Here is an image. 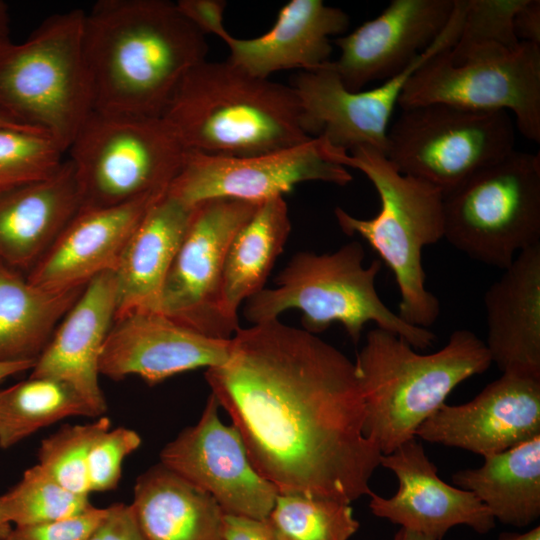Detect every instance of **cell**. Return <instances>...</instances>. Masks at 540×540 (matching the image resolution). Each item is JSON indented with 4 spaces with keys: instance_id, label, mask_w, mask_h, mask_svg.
Instances as JSON below:
<instances>
[{
    "instance_id": "52a82bcc",
    "label": "cell",
    "mask_w": 540,
    "mask_h": 540,
    "mask_svg": "<svg viewBox=\"0 0 540 540\" xmlns=\"http://www.w3.org/2000/svg\"><path fill=\"white\" fill-rule=\"evenodd\" d=\"M84 15L80 9L56 13L25 41L0 47V112L45 133L65 153L93 111Z\"/></svg>"
},
{
    "instance_id": "9c48e42d",
    "label": "cell",
    "mask_w": 540,
    "mask_h": 540,
    "mask_svg": "<svg viewBox=\"0 0 540 540\" xmlns=\"http://www.w3.org/2000/svg\"><path fill=\"white\" fill-rule=\"evenodd\" d=\"M444 238L486 265L506 269L540 244V156L513 151L444 194Z\"/></svg>"
},
{
    "instance_id": "d6a6232c",
    "label": "cell",
    "mask_w": 540,
    "mask_h": 540,
    "mask_svg": "<svg viewBox=\"0 0 540 540\" xmlns=\"http://www.w3.org/2000/svg\"><path fill=\"white\" fill-rule=\"evenodd\" d=\"M109 429L111 420L103 415L89 423L64 425L41 441L38 464L67 490L88 496L89 455L98 438Z\"/></svg>"
},
{
    "instance_id": "ee69618b",
    "label": "cell",
    "mask_w": 540,
    "mask_h": 540,
    "mask_svg": "<svg viewBox=\"0 0 540 540\" xmlns=\"http://www.w3.org/2000/svg\"><path fill=\"white\" fill-rule=\"evenodd\" d=\"M498 540H540V527L537 526L525 533L504 532Z\"/></svg>"
},
{
    "instance_id": "8fae6325",
    "label": "cell",
    "mask_w": 540,
    "mask_h": 540,
    "mask_svg": "<svg viewBox=\"0 0 540 540\" xmlns=\"http://www.w3.org/2000/svg\"><path fill=\"white\" fill-rule=\"evenodd\" d=\"M506 110L433 103L402 109L387 132L386 157L406 175L445 194L514 151Z\"/></svg>"
},
{
    "instance_id": "d590c367",
    "label": "cell",
    "mask_w": 540,
    "mask_h": 540,
    "mask_svg": "<svg viewBox=\"0 0 540 540\" xmlns=\"http://www.w3.org/2000/svg\"><path fill=\"white\" fill-rule=\"evenodd\" d=\"M140 435L129 428L118 427L103 433L93 445L88 461L90 492H103L117 487L122 464L141 445Z\"/></svg>"
},
{
    "instance_id": "7dc6e473",
    "label": "cell",
    "mask_w": 540,
    "mask_h": 540,
    "mask_svg": "<svg viewBox=\"0 0 540 540\" xmlns=\"http://www.w3.org/2000/svg\"><path fill=\"white\" fill-rule=\"evenodd\" d=\"M12 525L3 517L0 512V540H5L12 529Z\"/></svg>"
},
{
    "instance_id": "4316f807",
    "label": "cell",
    "mask_w": 540,
    "mask_h": 540,
    "mask_svg": "<svg viewBox=\"0 0 540 540\" xmlns=\"http://www.w3.org/2000/svg\"><path fill=\"white\" fill-rule=\"evenodd\" d=\"M452 482L473 492L495 520L531 524L540 515V435L484 457L479 468L455 472Z\"/></svg>"
},
{
    "instance_id": "83f0119b",
    "label": "cell",
    "mask_w": 540,
    "mask_h": 540,
    "mask_svg": "<svg viewBox=\"0 0 540 540\" xmlns=\"http://www.w3.org/2000/svg\"><path fill=\"white\" fill-rule=\"evenodd\" d=\"M83 289L41 288L0 262V361H36Z\"/></svg>"
},
{
    "instance_id": "5b68a950",
    "label": "cell",
    "mask_w": 540,
    "mask_h": 540,
    "mask_svg": "<svg viewBox=\"0 0 540 540\" xmlns=\"http://www.w3.org/2000/svg\"><path fill=\"white\" fill-rule=\"evenodd\" d=\"M335 160L364 173L380 199V211L370 219L335 208L341 230L365 239L393 272L400 293V318L427 329L439 317L440 301L426 288L422 249L444 238V193L400 173L383 152L371 146L348 152L340 149Z\"/></svg>"
},
{
    "instance_id": "30bf717a",
    "label": "cell",
    "mask_w": 540,
    "mask_h": 540,
    "mask_svg": "<svg viewBox=\"0 0 540 540\" xmlns=\"http://www.w3.org/2000/svg\"><path fill=\"white\" fill-rule=\"evenodd\" d=\"M450 48L425 61L408 79L402 109L443 103L474 110L512 111L519 131L540 142V45L516 49L480 45L451 55Z\"/></svg>"
},
{
    "instance_id": "5bb4252c",
    "label": "cell",
    "mask_w": 540,
    "mask_h": 540,
    "mask_svg": "<svg viewBox=\"0 0 540 540\" xmlns=\"http://www.w3.org/2000/svg\"><path fill=\"white\" fill-rule=\"evenodd\" d=\"M465 4V0H455L450 20L436 40L404 71L375 88L347 90L328 63L298 73L291 86L299 97L309 135L347 152L367 145L386 155L389 121L406 82L425 61L455 44L462 30Z\"/></svg>"
},
{
    "instance_id": "7402d4cb",
    "label": "cell",
    "mask_w": 540,
    "mask_h": 540,
    "mask_svg": "<svg viewBox=\"0 0 540 540\" xmlns=\"http://www.w3.org/2000/svg\"><path fill=\"white\" fill-rule=\"evenodd\" d=\"M348 26V15L339 8L321 0H291L279 10L270 30L258 37L236 38L224 25L213 34L226 43L227 61L253 76L269 78L281 70L322 68L331 61L330 37Z\"/></svg>"
},
{
    "instance_id": "ba28073f",
    "label": "cell",
    "mask_w": 540,
    "mask_h": 540,
    "mask_svg": "<svg viewBox=\"0 0 540 540\" xmlns=\"http://www.w3.org/2000/svg\"><path fill=\"white\" fill-rule=\"evenodd\" d=\"M187 151L162 116L93 110L67 150L81 208L165 194Z\"/></svg>"
},
{
    "instance_id": "7c38bea8",
    "label": "cell",
    "mask_w": 540,
    "mask_h": 540,
    "mask_svg": "<svg viewBox=\"0 0 540 540\" xmlns=\"http://www.w3.org/2000/svg\"><path fill=\"white\" fill-rule=\"evenodd\" d=\"M260 203L217 197L193 204L162 287L158 312L208 337H233L240 327L238 317L228 312L224 302L226 254Z\"/></svg>"
},
{
    "instance_id": "7a4b0ae2",
    "label": "cell",
    "mask_w": 540,
    "mask_h": 540,
    "mask_svg": "<svg viewBox=\"0 0 540 540\" xmlns=\"http://www.w3.org/2000/svg\"><path fill=\"white\" fill-rule=\"evenodd\" d=\"M205 36L177 2H96L83 22L93 110L161 116L187 73L206 60Z\"/></svg>"
},
{
    "instance_id": "d6986e66",
    "label": "cell",
    "mask_w": 540,
    "mask_h": 540,
    "mask_svg": "<svg viewBox=\"0 0 540 540\" xmlns=\"http://www.w3.org/2000/svg\"><path fill=\"white\" fill-rule=\"evenodd\" d=\"M380 465L396 475L399 485L390 498L369 495V508L375 516L434 540H442L456 525H467L480 534L494 528V517L473 492L438 477L436 466L416 438L382 455Z\"/></svg>"
},
{
    "instance_id": "836d02e7",
    "label": "cell",
    "mask_w": 540,
    "mask_h": 540,
    "mask_svg": "<svg viewBox=\"0 0 540 540\" xmlns=\"http://www.w3.org/2000/svg\"><path fill=\"white\" fill-rule=\"evenodd\" d=\"M64 154L45 133L0 128V196L49 176Z\"/></svg>"
},
{
    "instance_id": "277c9868",
    "label": "cell",
    "mask_w": 540,
    "mask_h": 540,
    "mask_svg": "<svg viewBox=\"0 0 540 540\" xmlns=\"http://www.w3.org/2000/svg\"><path fill=\"white\" fill-rule=\"evenodd\" d=\"M362 393L364 434L382 455L416 438L419 426L466 379L492 364L484 341L470 330L454 331L447 344L420 354L402 337L371 329L354 362Z\"/></svg>"
},
{
    "instance_id": "f1b7e54d",
    "label": "cell",
    "mask_w": 540,
    "mask_h": 540,
    "mask_svg": "<svg viewBox=\"0 0 540 540\" xmlns=\"http://www.w3.org/2000/svg\"><path fill=\"white\" fill-rule=\"evenodd\" d=\"M291 231L283 196L260 203L231 241L224 264L223 295L228 312L238 317L242 302L264 289Z\"/></svg>"
},
{
    "instance_id": "7bdbcfd3",
    "label": "cell",
    "mask_w": 540,
    "mask_h": 540,
    "mask_svg": "<svg viewBox=\"0 0 540 540\" xmlns=\"http://www.w3.org/2000/svg\"><path fill=\"white\" fill-rule=\"evenodd\" d=\"M9 21L8 6L4 1L0 0V47L11 42Z\"/></svg>"
},
{
    "instance_id": "bcb514c9",
    "label": "cell",
    "mask_w": 540,
    "mask_h": 540,
    "mask_svg": "<svg viewBox=\"0 0 540 540\" xmlns=\"http://www.w3.org/2000/svg\"><path fill=\"white\" fill-rule=\"evenodd\" d=\"M0 128H8V129H18V130H33L38 131L29 127L22 126L20 124H17L16 122L9 119L6 115H4L2 112H0ZM40 132V131H39ZM43 133V132H42Z\"/></svg>"
},
{
    "instance_id": "74e56055",
    "label": "cell",
    "mask_w": 540,
    "mask_h": 540,
    "mask_svg": "<svg viewBox=\"0 0 540 540\" xmlns=\"http://www.w3.org/2000/svg\"><path fill=\"white\" fill-rule=\"evenodd\" d=\"M88 540H145L129 504L115 503Z\"/></svg>"
},
{
    "instance_id": "44dd1931",
    "label": "cell",
    "mask_w": 540,
    "mask_h": 540,
    "mask_svg": "<svg viewBox=\"0 0 540 540\" xmlns=\"http://www.w3.org/2000/svg\"><path fill=\"white\" fill-rule=\"evenodd\" d=\"M116 306L115 274L113 271L101 273L84 287L63 317L29 376L69 384L98 417L107 410L99 385V360Z\"/></svg>"
},
{
    "instance_id": "f546056e",
    "label": "cell",
    "mask_w": 540,
    "mask_h": 540,
    "mask_svg": "<svg viewBox=\"0 0 540 540\" xmlns=\"http://www.w3.org/2000/svg\"><path fill=\"white\" fill-rule=\"evenodd\" d=\"M75 416L98 418L69 384L29 377L0 390V448H11L41 428Z\"/></svg>"
},
{
    "instance_id": "4fadbf2b",
    "label": "cell",
    "mask_w": 540,
    "mask_h": 540,
    "mask_svg": "<svg viewBox=\"0 0 540 540\" xmlns=\"http://www.w3.org/2000/svg\"><path fill=\"white\" fill-rule=\"evenodd\" d=\"M339 149L317 137L252 156L223 157L187 151L167 193L189 205L217 197L260 203L283 196L302 182L345 186L353 177L335 160Z\"/></svg>"
},
{
    "instance_id": "9a60e30c",
    "label": "cell",
    "mask_w": 540,
    "mask_h": 540,
    "mask_svg": "<svg viewBox=\"0 0 540 540\" xmlns=\"http://www.w3.org/2000/svg\"><path fill=\"white\" fill-rule=\"evenodd\" d=\"M211 394L199 421L160 453V463L210 494L225 514L267 519L279 494L253 467L235 426L225 425Z\"/></svg>"
},
{
    "instance_id": "1f68e13d",
    "label": "cell",
    "mask_w": 540,
    "mask_h": 540,
    "mask_svg": "<svg viewBox=\"0 0 540 540\" xmlns=\"http://www.w3.org/2000/svg\"><path fill=\"white\" fill-rule=\"evenodd\" d=\"M92 507L87 495L67 490L39 464L25 470L21 480L0 495V512L13 526L62 520Z\"/></svg>"
},
{
    "instance_id": "2e32d148",
    "label": "cell",
    "mask_w": 540,
    "mask_h": 540,
    "mask_svg": "<svg viewBox=\"0 0 540 540\" xmlns=\"http://www.w3.org/2000/svg\"><path fill=\"white\" fill-rule=\"evenodd\" d=\"M540 435V378L504 372L471 401L443 404L416 430L427 442L483 457Z\"/></svg>"
},
{
    "instance_id": "f6af8a7d",
    "label": "cell",
    "mask_w": 540,
    "mask_h": 540,
    "mask_svg": "<svg viewBox=\"0 0 540 540\" xmlns=\"http://www.w3.org/2000/svg\"><path fill=\"white\" fill-rule=\"evenodd\" d=\"M394 540H434L428 536H425L423 534H420L418 532H415V531H412V530H409V529H405V528H400L395 536H394Z\"/></svg>"
},
{
    "instance_id": "484cf974",
    "label": "cell",
    "mask_w": 540,
    "mask_h": 540,
    "mask_svg": "<svg viewBox=\"0 0 540 540\" xmlns=\"http://www.w3.org/2000/svg\"><path fill=\"white\" fill-rule=\"evenodd\" d=\"M129 505L145 540H224L214 498L161 463L137 478Z\"/></svg>"
},
{
    "instance_id": "e575fe53",
    "label": "cell",
    "mask_w": 540,
    "mask_h": 540,
    "mask_svg": "<svg viewBox=\"0 0 540 540\" xmlns=\"http://www.w3.org/2000/svg\"><path fill=\"white\" fill-rule=\"evenodd\" d=\"M525 0H466L461 33L450 48L451 55L480 45L516 49L520 45L513 18Z\"/></svg>"
},
{
    "instance_id": "ffe728a7",
    "label": "cell",
    "mask_w": 540,
    "mask_h": 540,
    "mask_svg": "<svg viewBox=\"0 0 540 540\" xmlns=\"http://www.w3.org/2000/svg\"><path fill=\"white\" fill-rule=\"evenodd\" d=\"M161 196L81 208L27 273V280L49 290H70L85 287L101 273L114 272L142 217Z\"/></svg>"
},
{
    "instance_id": "ac0fdd59",
    "label": "cell",
    "mask_w": 540,
    "mask_h": 540,
    "mask_svg": "<svg viewBox=\"0 0 540 540\" xmlns=\"http://www.w3.org/2000/svg\"><path fill=\"white\" fill-rule=\"evenodd\" d=\"M231 339L201 334L157 311L114 319L103 345L99 373L113 380L129 375L157 384L176 374L224 364Z\"/></svg>"
},
{
    "instance_id": "6da1fadb",
    "label": "cell",
    "mask_w": 540,
    "mask_h": 540,
    "mask_svg": "<svg viewBox=\"0 0 540 540\" xmlns=\"http://www.w3.org/2000/svg\"><path fill=\"white\" fill-rule=\"evenodd\" d=\"M255 470L279 494L350 504L370 495L382 453L364 434L355 364L278 319L239 328L227 361L206 370Z\"/></svg>"
},
{
    "instance_id": "3957f363",
    "label": "cell",
    "mask_w": 540,
    "mask_h": 540,
    "mask_svg": "<svg viewBox=\"0 0 540 540\" xmlns=\"http://www.w3.org/2000/svg\"><path fill=\"white\" fill-rule=\"evenodd\" d=\"M162 118L188 151L242 157L311 140L295 89L208 61L180 82Z\"/></svg>"
},
{
    "instance_id": "cb8c5ba5",
    "label": "cell",
    "mask_w": 540,
    "mask_h": 540,
    "mask_svg": "<svg viewBox=\"0 0 540 540\" xmlns=\"http://www.w3.org/2000/svg\"><path fill=\"white\" fill-rule=\"evenodd\" d=\"M82 207L71 162L0 196V262L27 273Z\"/></svg>"
},
{
    "instance_id": "f35d334b",
    "label": "cell",
    "mask_w": 540,
    "mask_h": 540,
    "mask_svg": "<svg viewBox=\"0 0 540 540\" xmlns=\"http://www.w3.org/2000/svg\"><path fill=\"white\" fill-rule=\"evenodd\" d=\"M224 540H280L267 519L224 515Z\"/></svg>"
},
{
    "instance_id": "ab89813d",
    "label": "cell",
    "mask_w": 540,
    "mask_h": 540,
    "mask_svg": "<svg viewBox=\"0 0 540 540\" xmlns=\"http://www.w3.org/2000/svg\"><path fill=\"white\" fill-rule=\"evenodd\" d=\"M180 10L205 34L223 24L225 2L217 0H180Z\"/></svg>"
},
{
    "instance_id": "603a6c76",
    "label": "cell",
    "mask_w": 540,
    "mask_h": 540,
    "mask_svg": "<svg viewBox=\"0 0 540 540\" xmlns=\"http://www.w3.org/2000/svg\"><path fill=\"white\" fill-rule=\"evenodd\" d=\"M491 361L540 378V244L520 252L484 296Z\"/></svg>"
},
{
    "instance_id": "b9f144b4",
    "label": "cell",
    "mask_w": 540,
    "mask_h": 540,
    "mask_svg": "<svg viewBox=\"0 0 540 540\" xmlns=\"http://www.w3.org/2000/svg\"><path fill=\"white\" fill-rule=\"evenodd\" d=\"M34 364V360L11 362L0 361V382L26 370H32Z\"/></svg>"
},
{
    "instance_id": "8992f818",
    "label": "cell",
    "mask_w": 540,
    "mask_h": 540,
    "mask_svg": "<svg viewBox=\"0 0 540 540\" xmlns=\"http://www.w3.org/2000/svg\"><path fill=\"white\" fill-rule=\"evenodd\" d=\"M364 257L357 241L332 253L298 252L275 278L276 287L264 288L248 299L243 314L257 324L296 309L302 312L304 330L317 335L339 322L355 344L365 324L374 322L414 349L432 346L433 332L405 322L384 304L375 287L382 262L373 260L365 267Z\"/></svg>"
},
{
    "instance_id": "e0dca14e",
    "label": "cell",
    "mask_w": 540,
    "mask_h": 540,
    "mask_svg": "<svg viewBox=\"0 0 540 540\" xmlns=\"http://www.w3.org/2000/svg\"><path fill=\"white\" fill-rule=\"evenodd\" d=\"M455 0H392L376 18L338 37L337 60L327 65L352 92L404 71L441 34Z\"/></svg>"
},
{
    "instance_id": "8d00e7d4",
    "label": "cell",
    "mask_w": 540,
    "mask_h": 540,
    "mask_svg": "<svg viewBox=\"0 0 540 540\" xmlns=\"http://www.w3.org/2000/svg\"><path fill=\"white\" fill-rule=\"evenodd\" d=\"M108 514V507L93 506L70 518L13 526L5 540H88Z\"/></svg>"
},
{
    "instance_id": "60d3db41",
    "label": "cell",
    "mask_w": 540,
    "mask_h": 540,
    "mask_svg": "<svg viewBox=\"0 0 540 540\" xmlns=\"http://www.w3.org/2000/svg\"><path fill=\"white\" fill-rule=\"evenodd\" d=\"M513 28L520 42L540 45V1L525 0L513 18Z\"/></svg>"
},
{
    "instance_id": "d4e9b609",
    "label": "cell",
    "mask_w": 540,
    "mask_h": 540,
    "mask_svg": "<svg viewBox=\"0 0 540 540\" xmlns=\"http://www.w3.org/2000/svg\"><path fill=\"white\" fill-rule=\"evenodd\" d=\"M193 205L165 193L155 200L130 237L114 271L115 318L157 311L162 287L187 230Z\"/></svg>"
},
{
    "instance_id": "4dcf8cb0",
    "label": "cell",
    "mask_w": 540,
    "mask_h": 540,
    "mask_svg": "<svg viewBox=\"0 0 540 540\" xmlns=\"http://www.w3.org/2000/svg\"><path fill=\"white\" fill-rule=\"evenodd\" d=\"M267 520L280 540H349L360 527L350 504L304 494H278Z\"/></svg>"
}]
</instances>
